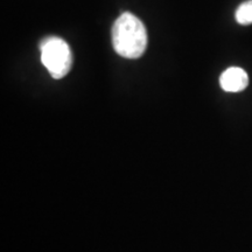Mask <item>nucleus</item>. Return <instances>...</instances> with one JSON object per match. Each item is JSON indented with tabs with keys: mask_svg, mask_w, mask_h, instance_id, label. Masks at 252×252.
<instances>
[{
	"mask_svg": "<svg viewBox=\"0 0 252 252\" xmlns=\"http://www.w3.org/2000/svg\"><path fill=\"white\" fill-rule=\"evenodd\" d=\"M235 18L239 25L252 24V0H248L238 6V8L236 9Z\"/></svg>",
	"mask_w": 252,
	"mask_h": 252,
	"instance_id": "obj_4",
	"label": "nucleus"
},
{
	"mask_svg": "<svg viewBox=\"0 0 252 252\" xmlns=\"http://www.w3.org/2000/svg\"><path fill=\"white\" fill-rule=\"evenodd\" d=\"M220 88L226 93H239L243 91L249 84V76L247 71L242 68H228L220 77Z\"/></svg>",
	"mask_w": 252,
	"mask_h": 252,
	"instance_id": "obj_3",
	"label": "nucleus"
},
{
	"mask_svg": "<svg viewBox=\"0 0 252 252\" xmlns=\"http://www.w3.org/2000/svg\"><path fill=\"white\" fill-rule=\"evenodd\" d=\"M41 62L50 76L55 80L63 78L70 71L72 54L70 47L61 37L48 36L40 43Z\"/></svg>",
	"mask_w": 252,
	"mask_h": 252,
	"instance_id": "obj_2",
	"label": "nucleus"
},
{
	"mask_svg": "<svg viewBox=\"0 0 252 252\" xmlns=\"http://www.w3.org/2000/svg\"><path fill=\"white\" fill-rule=\"evenodd\" d=\"M112 46L125 59H139L147 47L145 25L132 13H123L112 26Z\"/></svg>",
	"mask_w": 252,
	"mask_h": 252,
	"instance_id": "obj_1",
	"label": "nucleus"
}]
</instances>
